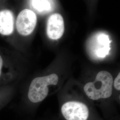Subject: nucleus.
Here are the masks:
<instances>
[{
	"label": "nucleus",
	"mask_w": 120,
	"mask_h": 120,
	"mask_svg": "<svg viewBox=\"0 0 120 120\" xmlns=\"http://www.w3.org/2000/svg\"><path fill=\"white\" fill-rule=\"evenodd\" d=\"M120 73H118V75L116 77V78L114 80V82H113L114 84V87L116 89V90H120Z\"/></svg>",
	"instance_id": "obj_9"
},
{
	"label": "nucleus",
	"mask_w": 120,
	"mask_h": 120,
	"mask_svg": "<svg viewBox=\"0 0 120 120\" xmlns=\"http://www.w3.org/2000/svg\"><path fill=\"white\" fill-rule=\"evenodd\" d=\"M61 112L66 120H87L89 110L85 104L78 101H69L62 105Z\"/></svg>",
	"instance_id": "obj_4"
},
{
	"label": "nucleus",
	"mask_w": 120,
	"mask_h": 120,
	"mask_svg": "<svg viewBox=\"0 0 120 120\" xmlns=\"http://www.w3.org/2000/svg\"><path fill=\"white\" fill-rule=\"evenodd\" d=\"M59 80L56 74L34 78L30 84L28 98L33 103H38L42 101L47 96L49 93L48 86L56 85Z\"/></svg>",
	"instance_id": "obj_2"
},
{
	"label": "nucleus",
	"mask_w": 120,
	"mask_h": 120,
	"mask_svg": "<svg viewBox=\"0 0 120 120\" xmlns=\"http://www.w3.org/2000/svg\"><path fill=\"white\" fill-rule=\"evenodd\" d=\"M3 65V59L2 57L0 55V76L1 73V69Z\"/></svg>",
	"instance_id": "obj_10"
},
{
	"label": "nucleus",
	"mask_w": 120,
	"mask_h": 120,
	"mask_svg": "<svg viewBox=\"0 0 120 120\" xmlns=\"http://www.w3.org/2000/svg\"><path fill=\"white\" fill-rule=\"evenodd\" d=\"M37 18L36 14L29 9H25L19 13L16 21L17 31L20 34L27 36L34 30Z\"/></svg>",
	"instance_id": "obj_5"
},
{
	"label": "nucleus",
	"mask_w": 120,
	"mask_h": 120,
	"mask_svg": "<svg viewBox=\"0 0 120 120\" xmlns=\"http://www.w3.org/2000/svg\"><path fill=\"white\" fill-rule=\"evenodd\" d=\"M14 16L9 10L0 11V34L9 35L13 33L14 30Z\"/></svg>",
	"instance_id": "obj_7"
},
{
	"label": "nucleus",
	"mask_w": 120,
	"mask_h": 120,
	"mask_svg": "<svg viewBox=\"0 0 120 120\" xmlns=\"http://www.w3.org/2000/svg\"><path fill=\"white\" fill-rule=\"evenodd\" d=\"M113 78L106 71L99 72L94 81L87 83L84 90L86 95L93 100L107 98L112 94Z\"/></svg>",
	"instance_id": "obj_1"
},
{
	"label": "nucleus",
	"mask_w": 120,
	"mask_h": 120,
	"mask_svg": "<svg viewBox=\"0 0 120 120\" xmlns=\"http://www.w3.org/2000/svg\"><path fill=\"white\" fill-rule=\"evenodd\" d=\"M64 32V23L62 17L58 13H55L48 19L47 26V34L52 40L60 38Z\"/></svg>",
	"instance_id": "obj_6"
},
{
	"label": "nucleus",
	"mask_w": 120,
	"mask_h": 120,
	"mask_svg": "<svg viewBox=\"0 0 120 120\" xmlns=\"http://www.w3.org/2000/svg\"><path fill=\"white\" fill-rule=\"evenodd\" d=\"M109 36L103 32H99L91 37L87 43V51L92 57L102 59L109 54L111 49Z\"/></svg>",
	"instance_id": "obj_3"
},
{
	"label": "nucleus",
	"mask_w": 120,
	"mask_h": 120,
	"mask_svg": "<svg viewBox=\"0 0 120 120\" xmlns=\"http://www.w3.org/2000/svg\"><path fill=\"white\" fill-rule=\"evenodd\" d=\"M32 8L40 14L52 12L54 8V0H29Z\"/></svg>",
	"instance_id": "obj_8"
}]
</instances>
